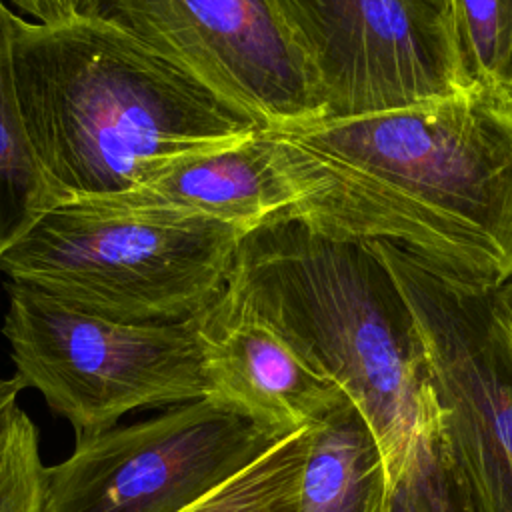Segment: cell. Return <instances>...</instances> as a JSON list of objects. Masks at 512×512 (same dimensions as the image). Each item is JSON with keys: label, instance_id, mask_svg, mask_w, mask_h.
Masks as SVG:
<instances>
[{"label": "cell", "instance_id": "obj_1", "mask_svg": "<svg viewBox=\"0 0 512 512\" xmlns=\"http://www.w3.org/2000/svg\"><path fill=\"white\" fill-rule=\"evenodd\" d=\"M266 134L286 218L342 240L392 242L470 282L512 274V90L458 94Z\"/></svg>", "mask_w": 512, "mask_h": 512}, {"label": "cell", "instance_id": "obj_2", "mask_svg": "<svg viewBox=\"0 0 512 512\" xmlns=\"http://www.w3.org/2000/svg\"><path fill=\"white\" fill-rule=\"evenodd\" d=\"M14 94L58 204L126 196L166 166L236 144L264 124L98 14H12Z\"/></svg>", "mask_w": 512, "mask_h": 512}, {"label": "cell", "instance_id": "obj_3", "mask_svg": "<svg viewBox=\"0 0 512 512\" xmlns=\"http://www.w3.org/2000/svg\"><path fill=\"white\" fill-rule=\"evenodd\" d=\"M222 294L362 410L392 486L436 404L416 320L374 246L280 218L240 240Z\"/></svg>", "mask_w": 512, "mask_h": 512}, {"label": "cell", "instance_id": "obj_4", "mask_svg": "<svg viewBox=\"0 0 512 512\" xmlns=\"http://www.w3.org/2000/svg\"><path fill=\"white\" fill-rule=\"evenodd\" d=\"M248 230L174 212L56 204L0 258L14 284L122 322H180L226 290Z\"/></svg>", "mask_w": 512, "mask_h": 512}, {"label": "cell", "instance_id": "obj_5", "mask_svg": "<svg viewBox=\"0 0 512 512\" xmlns=\"http://www.w3.org/2000/svg\"><path fill=\"white\" fill-rule=\"evenodd\" d=\"M198 316L122 322L10 282L2 332L24 388L38 390L80 440L132 410L210 396Z\"/></svg>", "mask_w": 512, "mask_h": 512}, {"label": "cell", "instance_id": "obj_6", "mask_svg": "<svg viewBox=\"0 0 512 512\" xmlns=\"http://www.w3.org/2000/svg\"><path fill=\"white\" fill-rule=\"evenodd\" d=\"M396 278L426 354L438 436L474 512H512V348L492 288L392 244L370 242Z\"/></svg>", "mask_w": 512, "mask_h": 512}, {"label": "cell", "instance_id": "obj_7", "mask_svg": "<svg viewBox=\"0 0 512 512\" xmlns=\"http://www.w3.org/2000/svg\"><path fill=\"white\" fill-rule=\"evenodd\" d=\"M290 436V434H286ZM206 396L76 440L42 470L44 512H184L286 438Z\"/></svg>", "mask_w": 512, "mask_h": 512}, {"label": "cell", "instance_id": "obj_8", "mask_svg": "<svg viewBox=\"0 0 512 512\" xmlns=\"http://www.w3.org/2000/svg\"><path fill=\"white\" fill-rule=\"evenodd\" d=\"M320 82L326 118L406 108L474 84L450 0H272Z\"/></svg>", "mask_w": 512, "mask_h": 512}, {"label": "cell", "instance_id": "obj_9", "mask_svg": "<svg viewBox=\"0 0 512 512\" xmlns=\"http://www.w3.org/2000/svg\"><path fill=\"white\" fill-rule=\"evenodd\" d=\"M264 126L326 118L316 72L272 0H82Z\"/></svg>", "mask_w": 512, "mask_h": 512}, {"label": "cell", "instance_id": "obj_10", "mask_svg": "<svg viewBox=\"0 0 512 512\" xmlns=\"http://www.w3.org/2000/svg\"><path fill=\"white\" fill-rule=\"evenodd\" d=\"M198 320L210 396L260 424L284 436L294 434L348 398L274 330L236 308L224 294Z\"/></svg>", "mask_w": 512, "mask_h": 512}, {"label": "cell", "instance_id": "obj_11", "mask_svg": "<svg viewBox=\"0 0 512 512\" xmlns=\"http://www.w3.org/2000/svg\"><path fill=\"white\" fill-rule=\"evenodd\" d=\"M74 204L202 216L250 232L286 218L290 190L264 126L236 144L166 166L126 196Z\"/></svg>", "mask_w": 512, "mask_h": 512}, {"label": "cell", "instance_id": "obj_12", "mask_svg": "<svg viewBox=\"0 0 512 512\" xmlns=\"http://www.w3.org/2000/svg\"><path fill=\"white\" fill-rule=\"evenodd\" d=\"M390 476L362 410L344 398L310 424L296 512H384Z\"/></svg>", "mask_w": 512, "mask_h": 512}, {"label": "cell", "instance_id": "obj_13", "mask_svg": "<svg viewBox=\"0 0 512 512\" xmlns=\"http://www.w3.org/2000/svg\"><path fill=\"white\" fill-rule=\"evenodd\" d=\"M8 0H0V258L50 208L56 196L22 126L10 62Z\"/></svg>", "mask_w": 512, "mask_h": 512}, {"label": "cell", "instance_id": "obj_14", "mask_svg": "<svg viewBox=\"0 0 512 512\" xmlns=\"http://www.w3.org/2000/svg\"><path fill=\"white\" fill-rule=\"evenodd\" d=\"M310 426L286 436L260 460L184 512H296Z\"/></svg>", "mask_w": 512, "mask_h": 512}, {"label": "cell", "instance_id": "obj_15", "mask_svg": "<svg viewBox=\"0 0 512 512\" xmlns=\"http://www.w3.org/2000/svg\"><path fill=\"white\" fill-rule=\"evenodd\" d=\"M450 6L468 78L512 90V0H450Z\"/></svg>", "mask_w": 512, "mask_h": 512}, {"label": "cell", "instance_id": "obj_16", "mask_svg": "<svg viewBox=\"0 0 512 512\" xmlns=\"http://www.w3.org/2000/svg\"><path fill=\"white\" fill-rule=\"evenodd\" d=\"M384 512H474L444 452L438 424L412 446L390 486Z\"/></svg>", "mask_w": 512, "mask_h": 512}, {"label": "cell", "instance_id": "obj_17", "mask_svg": "<svg viewBox=\"0 0 512 512\" xmlns=\"http://www.w3.org/2000/svg\"><path fill=\"white\" fill-rule=\"evenodd\" d=\"M38 432L18 406L0 422V512H44Z\"/></svg>", "mask_w": 512, "mask_h": 512}, {"label": "cell", "instance_id": "obj_18", "mask_svg": "<svg viewBox=\"0 0 512 512\" xmlns=\"http://www.w3.org/2000/svg\"><path fill=\"white\" fill-rule=\"evenodd\" d=\"M36 22H58L82 10V0H8Z\"/></svg>", "mask_w": 512, "mask_h": 512}, {"label": "cell", "instance_id": "obj_19", "mask_svg": "<svg viewBox=\"0 0 512 512\" xmlns=\"http://www.w3.org/2000/svg\"><path fill=\"white\" fill-rule=\"evenodd\" d=\"M492 316L512 348V274L498 286L492 288Z\"/></svg>", "mask_w": 512, "mask_h": 512}, {"label": "cell", "instance_id": "obj_20", "mask_svg": "<svg viewBox=\"0 0 512 512\" xmlns=\"http://www.w3.org/2000/svg\"><path fill=\"white\" fill-rule=\"evenodd\" d=\"M22 388H24V384L16 374L0 380V422L18 406L16 398Z\"/></svg>", "mask_w": 512, "mask_h": 512}]
</instances>
